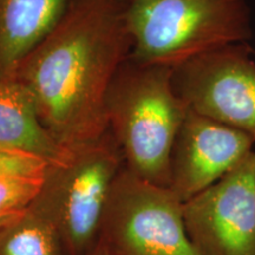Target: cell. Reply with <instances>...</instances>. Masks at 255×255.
I'll list each match as a JSON object with an SVG mask.
<instances>
[{
	"instance_id": "1",
	"label": "cell",
	"mask_w": 255,
	"mask_h": 255,
	"mask_svg": "<svg viewBox=\"0 0 255 255\" xmlns=\"http://www.w3.org/2000/svg\"><path fill=\"white\" fill-rule=\"evenodd\" d=\"M130 51L124 0H72L14 77L31 92L51 135L72 148L108 132V91Z\"/></svg>"
},
{
	"instance_id": "2",
	"label": "cell",
	"mask_w": 255,
	"mask_h": 255,
	"mask_svg": "<svg viewBox=\"0 0 255 255\" xmlns=\"http://www.w3.org/2000/svg\"><path fill=\"white\" fill-rule=\"evenodd\" d=\"M173 68L143 65L129 57L107 96L108 130L124 167L161 187L170 186V162L188 107L175 91Z\"/></svg>"
},
{
	"instance_id": "3",
	"label": "cell",
	"mask_w": 255,
	"mask_h": 255,
	"mask_svg": "<svg viewBox=\"0 0 255 255\" xmlns=\"http://www.w3.org/2000/svg\"><path fill=\"white\" fill-rule=\"evenodd\" d=\"M129 58L176 68L253 36L248 0H124Z\"/></svg>"
},
{
	"instance_id": "4",
	"label": "cell",
	"mask_w": 255,
	"mask_h": 255,
	"mask_svg": "<svg viewBox=\"0 0 255 255\" xmlns=\"http://www.w3.org/2000/svg\"><path fill=\"white\" fill-rule=\"evenodd\" d=\"M123 167L109 130L101 138L68 148L49 165L33 203L57 222L68 255H90L97 246L105 205Z\"/></svg>"
},
{
	"instance_id": "5",
	"label": "cell",
	"mask_w": 255,
	"mask_h": 255,
	"mask_svg": "<svg viewBox=\"0 0 255 255\" xmlns=\"http://www.w3.org/2000/svg\"><path fill=\"white\" fill-rule=\"evenodd\" d=\"M97 245L107 255H202L187 232L184 202L126 167L110 190Z\"/></svg>"
},
{
	"instance_id": "6",
	"label": "cell",
	"mask_w": 255,
	"mask_h": 255,
	"mask_svg": "<svg viewBox=\"0 0 255 255\" xmlns=\"http://www.w3.org/2000/svg\"><path fill=\"white\" fill-rule=\"evenodd\" d=\"M248 43L203 53L173 70L176 94L190 110L255 141V62Z\"/></svg>"
},
{
	"instance_id": "7",
	"label": "cell",
	"mask_w": 255,
	"mask_h": 255,
	"mask_svg": "<svg viewBox=\"0 0 255 255\" xmlns=\"http://www.w3.org/2000/svg\"><path fill=\"white\" fill-rule=\"evenodd\" d=\"M184 221L202 255H255V150L184 202Z\"/></svg>"
},
{
	"instance_id": "8",
	"label": "cell",
	"mask_w": 255,
	"mask_h": 255,
	"mask_svg": "<svg viewBox=\"0 0 255 255\" xmlns=\"http://www.w3.org/2000/svg\"><path fill=\"white\" fill-rule=\"evenodd\" d=\"M254 144L247 133L188 108L171 152L169 188L187 202L237 167Z\"/></svg>"
},
{
	"instance_id": "9",
	"label": "cell",
	"mask_w": 255,
	"mask_h": 255,
	"mask_svg": "<svg viewBox=\"0 0 255 255\" xmlns=\"http://www.w3.org/2000/svg\"><path fill=\"white\" fill-rule=\"evenodd\" d=\"M72 0H0V79L14 77L20 64L58 26Z\"/></svg>"
},
{
	"instance_id": "10",
	"label": "cell",
	"mask_w": 255,
	"mask_h": 255,
	"mask_svg": "<svg viewBox=\"0 0 255 255\" xmlns=\"http://www.w3.org/2000/svg\"><path fill=\"white\" fill-rule=\"evenodd\" d=\"M0 150L27 152L50 164L66 152L41 122L31 92L17 77L0 79Z\"/></svg>"
},
{
	"instance_id": "11",
	"label": "cell",
	"mask_w": 255,
	"mask_h": 255,
	"mask_svg": "<svg viewBox=\"0 0 255 255\" xmlns=\"http://www.w3.org/2000/svg\"><path fill=\"white\" fill-rule=\"evenodd\" d=\"M49 165L36 155L0 150V216L19 215L33 203Z\"/></svg>"
},
{
	"instance_id": "12",
	"label": "cell",
	"mask_w": 255,
	"mask_h": 255,
	"mask_svg": "<svg viewBox=\"0 0 255 255\" xmlns=\"http://www.w3.org/2000/svg\"><path fill=\"white\" fill-rule=\"evenodd\" d=\"M0 255H68L58 225L32 203L0 229Z\"/></svg>"
},
{
	"instance_id": "13",
	"label": "cell",
	"mask_w": 255,
	"mask_h": 255,
	"mask_svg": "<svg viewBox=\"0 0 255 255\" xmlns=\"http://www.w3.org/2000/svg\"><path fill=\"white\" fill-rule=\"evenodd\" d=\"M19 215H20V214H19ZM19 215H14V216H0V229L4 227L5 225H7L8 222H11L12 220H14Z\"/></svg>"
},
{
	"instance_id": "14",
	"label": "cell",
	"mask_w": 255,
	"mask_h": 255,
	"mask_svg": "<svg viewBox=\"0 0 255 255\" xmlns=\"http://www.w3.org/2000/svg\"><path fill=\"white\" fill-rule=\"evenodd\" d=\"M90 255H107V254H105V252L97 245V246H96V248L94 251H92V253Z\"/></svg>"
}]
</instances>
